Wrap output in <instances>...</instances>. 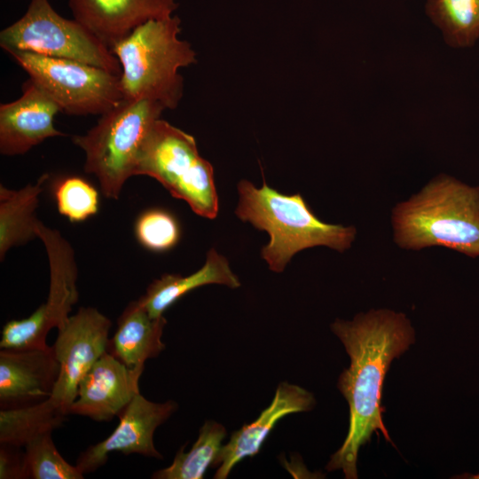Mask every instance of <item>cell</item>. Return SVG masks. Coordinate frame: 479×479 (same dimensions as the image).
<instances>
[{
  "label": "cell",
  "instance_id": "obj_1",
  "mask_svg": "<svg viewBox=\"0 0 479 479\" xmlns=\"http://www.w3.org/2000/svg\"><path fill=\"white\" fill-rule=\"evenodd\" d=\"M331 329L350 357L349 367L338 380L349 406V427L326 468L341 469L346 478L356 479L358 451L373 433L380 430L391 441L382 421L383 382L392 360L413 342L414 331L404 314L389 310L360 313L351 321L336 319Z\"/></svg>",
  "mask_w": 479,
  "mask_h": 479
},
{
  "label": "cell",
  "instance_id": "obj_2",
  "mask_svg": "<svg viewBox=\"0 0 479 479\" xmlns=\"http://www.w3.org/2000/svg\"><path fill=\"white\" fill-rule=\"evenodd\" d=\"M394 240L402 248L444 247L479 256V186L441 175L392 211Z\"/></svg>",
  "mask_w": 479,
  "mask_h": 479
},
{
  "label": "cell",
  "instance_id": "obj_3",
  "mask_svg": "<svg viewBox=\"0 0 479 479\" xmlns=\"http://www.w3.org/2000/svg\"><path fill=\"white\" fill-rule=\"evenodd\" d=\"M238 194L237 216L270 236L261 255L272 271H283L301 250L325 246L344 252L355 240V227L322 222L300 193L286 195L265 181L257 188L251 182L241 180Z\"/></svg>",
  "mask_w": 479,
  "mask_h": 479
},
{
  "label": "cell",
  "instance_id": "obj_4",
  "mask_svg": "<svg viewBox=\"0 0 479 479\" xmlns=\"http://www.w3.org/2000/svg\"><path fill=\"white\" fill-rule=\"evenodd\" d=\"M180 31L177 15L151 20L111 48L122 67L123 99H148L165 109L177 108L184 91L179 69L197 61L192 45L179 38Z\"/></svg>",
  "mask_w": 479,
  "mask_h": 479
},
{
  "label": "cell",
  "instance_id": "obj_5",
  "mask_svg": "<svg viewBox=\"0 0 479 479\" xmlns=\"http://www.w3.org/2000/svg\"><path fill=\"white\" fill-rule=\"evenodd\" d=\"M164 110L155 101L122 99L85 134L72 137L85 153V172L98 178L106 198L117 200L126 181L135 176L144 140Z\"/></svg>",
  "mask_w": 479,
  "mask_h": 479
},
{
  "label": "cell",
  "instance_id": "obj_6",
  "mask_svg": "<svg viewBox=\"0 0 479 479\" xmlns=\"http://www.w3.org/2000/svg\"><path fill=\"white\" fill-rule=\"evenodd\" d=\"M160 182L200 216L214 219L219 210L212 165L202 158L194 137L159 118L140 148L135 176Z\"/></svg>",
  "mask_w": 479,
  "mask_h": 479
},
{
  "label": "cell",
  "instance_id": "obj_7",
  "mask_svg": "<svg viewBox=\"0 0 479 479\" xmlns=\"http://www.w3.org/2000/svg\"><path fill=\"white\" fill-rule=\"evenodd\" d=\"M0 47L7 53L32 52L122 74L112 50L76 20L59 15L49 0H30L26 12L0 32Z\"/></svg>",
  "mask_w": 479,
  "mask_h": 479
},
{
  "label": "cell",
  "instance_id": "obj_8",
  "mask_svg": "<svg viewBox=\"0 0 479 479\" xmlns=\"http://www.w3.org/2000/svg\"><path fill=\"white\" fill-rule=\"evenodd\" d=\"M8 54L67 114L101 115L123 99L120 75L106 69L27 51Z\"/></svg>",
  "mask_w": 479,
  "mask_h": 479
},
{
  "label": "cell",
  "instance_id": "obj_9",
  "mask_svg": "<svg viewBox=\"0 0 479 479\" xmlns=\"http://www.w3.org/2000/svg\"><path fill=\"white\" fill-rule=\"evenodd\" d=\"M35 232L45 247L50 267V287L45 302L29 317L8 321L3 327L1 349H43L53 327L60 329L79 298L76 281L78 270L70 243L54 229L40 220Z\"/></svg>",
  "mask_w": 479,
  "mask_h": 479
},
{
  "label": "cell",
  "instance_id": "obj_10",
  "mask_svg": "<svg viewBox=\"0 0 479 479\" xmlns=\"http://www.w3.org/2000/svg\"><path fill=\"white\" fill-rule=\"evenodd\" d=\"M111 326V320L97 309L81 307L58 329L52 348L59 373L49 398L67 415L80 381L107 351Z\"/></svg>",
  "mask_w": 479,
  "mask_h": 479
},
{
  "label": "cell",
  "instance_id": "obj_11",
  "mask_svg": "<svg viewBox=\"0 0 479 479\" xmlns=\"http://www.w3.org/2000/svg\"><path fill=\"white\" fill-rule=\"evenodd\" d=\"M177 409V404L172 400L155 403L138 393L118 415L115 429L108 437L83 451L75 466L82 474L93 472L106 464L112 452L162 459L154 446L153 435Z\"/></svg>",
  "mask_w": 479,
  "mask_h": 479
},
{
  "label": "cell",
  "instance_id": "obj_12",
  "mask_svg": "<svg viewBox=\"0 0 479 479\" xmlns=\"http://www.w3.org/2000/svg\"><path fill=\"white\" fill-rule=\"evenodd\" d=\"M144 368H129L106 351L80 381L69 414L96 421L113 420L140 393L138 383Z\"/></svg>",
  "mask_w": 479,
  "mask_h": 479
},
{
  "label": "cell",
  "instance_id": "obj_13",
  "mask_svg": "<svg viewBox=\"0 0 479 479\" xmlns=\"http://www.w3.org/2000/svg\"><path fill=\"white\" fill-rule=\"evenodd\" d=\"M58 104L28 78L21 96L0 105V153L24 154L49 137L64 136L54 126Z\"/></svg>",
  "mask_w": 479,
  "mask_h": 479
},
{
  "label": "cell",
  "instance_id": "obj_14",
  "mask_svg": "<svg viewBox=\"0 0 479 479\" xmlns=\"http://www.w3.org/2000/svg\"><path fill=\"white\" fill-rule=\"evenodd\" d=\"M59 373L52 346L43 349H1V408L34 404L49 398Z\"/></svg>",
  "mask_w": 479,
  "mask_h": 479
},
{
  "label": "cell",
  "instance_id": "obj_15",
  "mask_svg": "<svg viewBox=\"0 0 479 479\" xmlns=\"http://www.w3.org/2000/svg\"><path fill=\"white\" fill-rule=\"evenodd\" d=\"M75 20L110 49L137 27L167 18L177 8V0H67Z\"/></svg>",
  "mask_w": 479,
  "mask_h": 479
},
{
  "label": "cell",
  "instance_id": "obj_16",
  "mask_svg": "<svg viewBox=\"0 0 479 479\" xmlns=\"http://www.w3.org/2000/svg\"><path fill=\"white\" fill-rule=\"evenodd\" d=\"M313 395L300 386L281 382L270 405L250 424L233 432L216 461L215 479H226L233 467L247 457L256 455L275 427L284 416L308 412L315 405Z\"/></svg>",
  "mask_w": 479,
  "mask_h": 479
},
{
  "label": "cell",
  "instance_id": "obj_17",
  "mask_svg": "<svg viewBox=\"0 0 479 479\" xmlns=\"http://www.w3.org/2000/svg\"><path fill=\"white\" fill-rule=\"evenodd\" d=\"M166 324L163 316L152 318L139 299L132 301L118 318L107 352L129 368L145 367L147 359L165 349L161 336Z\"/></svg>",
  "mask_w": 479,
  "mask_h": 479
},
{
  "label": "cell",
  "instance_id": "obj_18",
  "mask_svg": "<svg viewBox=\"0 0 479 479\" xmlns=\"http://www.w3.org/2000/svg\"><path fill=\"white\" fill-rule=\"evenodd\" d=\"M208 284H220L231 288L240 287V281L232 272L226 257L215 248L208 252L206 262L200 270L188 276L162 275L148 286L139 301L152 318H159L185 294Z\"/></svg>",
  "mask_w": 479,
  "mask_h": 479
},
{
  "label": "cell",
  "instance_id": "obj_19",
  "mask_svg": "<svg viewBox=\"0 0 479 479\" xmlns=\"http://www.w3.org/2000/svg\"><path fill=\"white\" fill-rule=\"evenodd\" d=\"M48 177V174H43L35 184H27L19 190L0 185L1 261L10 248L37 238L35 227L39 220L35 209Z\"/></svg>",
  "mask_w": 479,
  "mask_h": 479
},
{
  "label": "cell",
  "instance_id": "obj_20",
  "mask_svg": "<svg viewBox=\"0 0 479 479\" xmlns=\"http://www.w3.org/2000/svg\"><path fill=\"white\" fill-rule=\"evenodd\" d=\"M67 415L50 398L34 404L1 409L0 444L23 447L36 436L59 428Z\"/></svg>",
  "mask_w": 479,
  "mask_h": 479
},
{
  "label": "cell",
  "instance_id": "obj_21",
  "mask_svg": "<svg viewBox=\"0 0 479 479\" xmlns=\"http://www.w3.org/2000/svg\"><path fill=\"white\" fill-rule=\"evenodd\" d=\"M226 436L225 428L214 420H206L200 428L199 436L189 452L185 445L177 452L170 466L157 470L153 479H201L207 469L215 467L216 461Z\"/></svg>",
  "mask_w": 479,
  "mask_h": 479
},
{
  "label": "cell",
  "instance_id": "obj_22",
  "mask_svg": "<svg viewBox=\"0 0 479 479\" xmlns=\"http://www.w3.org/2000/svg\"><path fill=\"white\" fill-rule=\"evenodd\" d=\"M427 11L450 46L470 47L479 39V0H429Z\"/></svg>",
  "mask_w": 479,
  "mask_h": 479
},
{
  "label": "cell",
  "instance_id": "obj_23",
  "mask_svg": "<svg viewBox=\"0 0 479 479\" xmlns=\"http://www.w3.org/2000/svg\"><path fill=\"white\" fill-rule=\"evenodd\" d=\"M51 433H43L24 446L27 478L82 479L83 474L77 467L69 464L58 452Z\"/></svg>",
  "mask_w": 479,
  "mask_h": 479
},
{
  "label": "cell",
  "instance_id": "obj_24",
  "mask_svg": "<svg viewBox=\"0 0 479 479\" xmlns=\"http://www.w3.org/2000/svg\"><path fill=\"white\" fill-rule=\"evenodd\" d=\"M59 212L71 222H80L95 215L98 209V191L86 180L68 177L55 190Z\"/></svg>",
  "mask_w": 479,
  "mask_h": 479
},
{
  "label": "cell",
  "instance_id": "obj_25",
  "mask_svg": "<svg viewBox=\"0 0 479 479\" xmlns=\"http://www.w3.org/2000/svg\"><path fill=\"white\" fill-rule=\"evenodd\" d=\"M135 231L140 244L153 251L170 249L180 236L177 219L162 209L144 212L136 223Z\"/></svg>",
  "mask_w": 479,
  "mask_h": 479
},
{
  "label": "cell",
  "instance_id": "obj_26",
  "mask_svg": "<svg viewBox=\"0 0 479 479\" xmlns=\"http://www.w3.org/2000/svg\"><path fill=\"white\" fill-rule=\"evenodd\" d=\"M0 478L27 479L24 452L20 447L1 444Z\"/></svg>",
  "mask_w": 479,
  "mask_h": 479
},
{
  "label": "cell",
  "instance_id": "obj_27",
  "mask_svg": "<svg viewBox=\"0 0 479 479\" xmlns=\"http://www.w3.org/2000/svg\"><path fill=\"white\" fill-rule=\"evenodd\" d=\"M469 478L479 479V474L469 476Z\"/></svg>",
  "mask_w": 479,
  "mask_h": 479
}]
</instances>
